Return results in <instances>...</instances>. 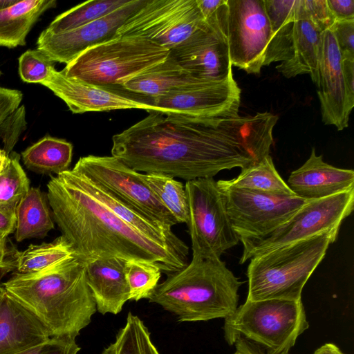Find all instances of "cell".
Listing matches in <instances>:
<instances>
[{
    "label": "cell",
    "mask_w": 354,
    "mask_h": 354,
    "mask_svg": "<svg viewBox=\"0 0 354 354\" xmlns=\"http://www.w3.org/2000/svg\"><path fill=\"white\" fill-rule=\"evenodd\" d=\"M205 23L196 0H145L118 30L115 38L142 37L170 50Z\"/></svg>",
    "instance_id": "11"
},
{
    "label": "cell",
    "mask_w": 354,
    "mask_h": 354,
    "mask_svg": "<svg viewBox=\"0 0 354 354\" xmlns=\"http://www.w3.org/2000/svg\"><path fill=\"white\" fill-rule=\"evenodd\" d=\"M278 120L269 112L254 115H239L218 118L217 126L226 133L254 160L258 162L270 155L272 130Z\"/></svg>",
    "instance_id": "23"
},
{
    "label": "cell",
    "mask_w": 354,
    "mask_h": 354,
    "mask_svg": "<svg viewBox=\"0 0 354 354\" xmlns=\"http://www.w3.org/2000/svg\"><path fill=\"white\" fill-rule=\"evenodd\" d=\"M27 127L26 109L20 106L3 122L0 127V137L3 143V150L9 155Z\"/></svg>",
    "instance_id": "37"
},
{
    "label": "cell",
    "mask_w": 354,
    "mask_h": 354,
    "mask_svg": "<svg viewBox=\"0 0 354 354\" xmlns=\"http://www.w3.org/2000/svg\"><path fill=\"white\" fill-rule=\"evenodd\" d=\"M342 68L347 89L354 97V57H342Z\"/></svg>",
    "instance_id": "45"
},
{
    "label": "cell",
    "mask_w": 354,
    "mask_h": 354,
    "mask_svg": "<svg viewBox=\"0 0 354 354\" xmlns=\"http://www.w3.org/2000/svg\"><path fill=\"white\" fill-rule=\"evenodd\" d=\"M80 350L75 338L50 337L41 344L15 354H77Z\"/></svg>",
    "instance_id": "39"
},
{
    "label": "cell",
    "mask_w": 354,
    "mask_h": 354,
    "mask_svg": "<svg viewBox=\"0 0 354 354\" xmlns=\"http://www.w3.org/2000/svg\"><path fill=\"white\" fill-rule=\"evenodd\" d=\"M127 261L120 258L100 259L86 263L88 288L102 315H116L129 300V291L124 275Z\"/></svg>",
    "instance_id": "21"
},
{
    "label": "cell",
    "mask_w": 354,
    "mask_h": 354,
    "mask_svg": "<svg viewBox=\"0 0 354 354\" xmlns=\"http://www.w3.org/2000/svg\"><path fill=\"white\" fill-rule=\"evenodd\" d=\"M131 0H90L58 15L46 29L58 34L69 31L104 17L127 5Z\"/></svg>",
    "instance_id": "31"
},
{
    "label": "cell",
    "mask_w": 354,
    "mask_h": 354,
    "mask_svg": "<svg viewBox=\"0 0 354 354\" xmlns=\"http://www.w3.org/2000/svg\"><path fill=\"white\" fill-rule=\"evenodd\" d=\"M338 232H324L252 257L246 272L247 300L301 299L306 283Z\"/></svg>",
    "instance_id": "5"
},
{
    "label": "cell",
    "mask_w": 354,
    "mask_h": 354,
    "mask_svg": "<svg viewBox=\"0 0 354 354\" xmlns=\"http://www.w3.org/2000/svg\"><path fill=\"white\" fill-rule=\"evenodd\" d=\"M240 101L241 89L231 73L220 82H200L152 98V104L165 112L223 118L239 115Z\"/></svg>",
    "instance_id": "14"
},
{
    "label": "cell",
    "mask_w": 354,
    "mask_h": 354,
    "mask_svg": "<svg viewBox=\"0 0 354 354\" xmlns=\"http://www.w3.org/2000/svg\"><path fill=\"white\" fill-rule=\"evenodd\" d=\"M162 270L156 263L130 260L124 264V275L129 291V300L149 299L158 284Z\"/></svg>",
    "instance_id": "34"
},
{
    "label": "cell",
    "mask_w": 354,
    "mask_h": 354,
    "mask_svg": "<svg viewBox=\"0 0 354 354\" xmlns=\"http://www.w3.org/2000/svg\"><path fill=\"white\" fill-rule=\"evenodd\" d=\"M185 190L192 257L221 259L240 239L232 227L217 182L213 178L186 181Z\"/></svg>",
    "instance_id": "8"
},
{
    "label": "cell",
    "mask_w": 354,
    "mask_h": 354,
    "mask_svg": "<svg viewBox=\"0 0 354 354\" xmlns=\"http://www.w3.org/2000/svg\"><path fill=\"white\" fill-rule=\"evenodd\" d=\"M17 205L0 203V236H8L15 231Z\"/></svg>",
    "instance_id": "43"
},
{
    "label": "cell",
    "mask_w": 354,
    "mask_h": 354,
    "mask_svg": "<svg viewBox=\"0 0 354 354\" xmlns=\"http://www.w3.org/2000/svg\"><path fill=\"white\" fill-rule=\"evenodd\" d=\"M198 8L205 20L210 19L226 0H196Z\"/></svg>",
    "instance_id": "46"
},
{
    "label": "cell",
    "mask_w": 354,
    "mask_h": 354,
    "mask_svg": "<svg viewBox=\"0 0 354 354\" xmlns=\"http://www.w3.org/2000/svg\"><path fill=\"white\" fill-rule=\"evenodd\" d=\"M8 165L0 172V203L18 204L30 189V182L20 165V156L10 154Z\"/></svg>",
    "instance_id": "35"
},
{
    "label": "cell",
    "mask_w": 354,
    "mask_h": 354,
    "mask_svg": "<svg viewBox=\"0 0 354 354\" xmlns=\"http://www.w3.org/2000/svg\"><path fill=\"white\" fill-rule=\"evenodd\" d=\"M19 252L8 236H0V280L8 272L17 270Z\"/></svg>",
    "instance_id": "41"
},
{
    "label": "cell",
    "mask_w": 354,
    "mask_h": 354,
    "mask_svg": "<svg viewBox=\"0 0 354 354\" xmlns=\"http://www.w3.org/2000/svg\"><path fill=\"white\" fill-rule=\"evenodd\" d=\"M225 319V338L230 345L242 337L261 345L265 354H289L309 327L301 299H246Z\"/></svg>",
    "instance_id": "7"
},
{
    "label": "cell",
    "mask_w": 354,
    "mask_h": 354,
    "mask_svg": "<svg viewBox=\"0 0 354 354\" xmlns=\"http://www.w3.org/2000/svg\"><path fill=\"white\" fill-rule=\"evenodd\" d=\"M73 169L151 218L171 227L178 224L146 183L143 174L118 158L88 155L80 158Z\"/></svg>",
    "instance_id": "12"
},
{
    "label": "cell",
    "mask_w": 354,
    "mask_h": 354,
    "mask_svg": "<svg viewBox=\"0 0 354 354\" xmlns=\"http://www.w3.org/2000/svg\"><path fill=\"white\" fill-rule=\"evenodd\" d=\"M342 57H354V19L336 20L330 28Z\"/></svg>",
    "instance_id": "40"
},
{
    "label": "cell",
    "mask_w": 354,
    "mask_h": 354,
    "mask_svg": "<svg viewBox=\"0 0 354 354\" xmlns=\"http://www.w3.org/2000/svg\"><path fill=\"white\" fill-rule=\"evenodd\" d=\"M287 184L295 196L316 200L354 189V171L326 163L313 148L308 159L290 173Z\"/></svg>",
    "instance_id": "19"
},
{
    "label": "cell",
    "mask_w": 354,
    "mask_h": 354,
    "mask_svg": "<svg viewBox=\"0 0 354 354\" xmlns=\"http://www.w3.org/2000/svg\"><path fill=\"white\" fill-rule=\"evenodd\" d=\"M55 0H24L0 10V46L8 48L26 45L30 30Z\"/></svg>",
    "instance_id": "25"
},
{
    "label": "cell",
    "mask_w": 354,
    "mask_h": 354,
    "mask_svg": "<svg viewBox=\"0 0 354 354\" xmlns=\"http://www.w3.org/2000/svg\"><path fill=\"white\" fill-rule=\"evenodd\" d=\"M23 93L17 89L0 87V127L20 106Z\"/></svg>",
    "instance_id": "42"
},
{
    "label": "cell",
    "mask_w": 354,
    "mask_h": 354,
    "mask_svg": "<svg viewBox=\"0 0 354 354\" xmlns=\"http://www.w3.org/2000/svg\"><path fill=\"white\" fill-rule=\"evenodd\" d=\"M47 195L38 187H30L16 208L15 237L21 242L26 239L43 238L55 225L47 204Z\"/></svg>",
    "instance_id": "27"
},
{
    "label": "cell",
    "mask_w": 354,
    "mask_h": 354,
    "mask_svg": "<svg viewBox=\"0 0 354 354\" xmlns=\"http://www.w3.org/2000/svg\"><path fill=\"white\" fill-rule=\"evenodd\" d=\"M9 160L10 156L3 149H0V172L8 165Z\"/></svg>",
    "instance_id": "49"
},
{
    "label": "cell",
    "mask_w": 354,
    "mask_h": 354,
    "mask_svg": "<svg viewBox=\"0 0 354 354\" xmlns=\"http://www.w3.org/2000/svg\"><path fill=\"white\" fill-rule=\"evenodd\" d=\"M169 55L185 71L204 82H220L232 73L225 37L206 22Z\"/></svg>",
    "instance_id": "17"
},
{
    "label": "cell",
    "mask_w": 354,
    "mask_h": 354,
    "mask_svg": "<svg viewBox=\"0 0 354 354\" xmlns=\"http://www.w3.org/2000/svg\"><path fill=\"white\" fill-rule=\"evenodd\" d=\"M263 3L272 31L263 62L266 66L290 57L297 0H263Z\"/></svg>",
    "instance_id": "26"
},
{
    "label": "cell",
    "mask_w": 354,
    "mask_h": 354,
    "mask_svg": "<svg viewBox=\"0 0 354 354\" xmlns=\"http://www.w3.org/2000/svg\"><path fill=\"white\" fill-rule=\"evenodd\" d=\"M221 180L225 185L235 188L277 196H295L277 171L270 155L242 168L236 178Z\"/></svg>",
    "instance_id": "29"
},
{
    "label": "cell",
    "mask_w": 354,
    "mask_h": 354,
    "mask_svg": "<svg viewBox=\"0 0 354 354\" xmlns=\"http://www.w3.org/2000/svg\"><path fill=\"white\" fill-rule=\"evenodd\" d=\"M2 285L50 337L75 338L97 311L86 281V263L76 257L39 272H16Z\"/></svg>",
    "instance_id": "3"
},
{
    "label": "cell",
    "mask_w": 354,
    "mask_h": 354,
    "mask_svg": "<svg viewBox=\"0 0 354 354\" xmlns=\"http://www.w3.org/2000/svg\"><path fill=\"white\" fill-rule=\"evenodd\" d=\"M55 62L41 51L28 50L19 58V74L26 83L41 84L55 68Z\"/></svg>",
    "instance_id": "36"
},
{
    "label": "cell",
    "mask_w": 354,
    "mask_h": 354,
    "mask_svg": "<svg viewBox=\"0 0 354 354\" xmlns=\"http://www.w3.org/2000/svg\"><path fill=\"white\" fill-rule=\"evenodd\" d=\"M241 284L221 259L192 257L185 267L169 273L148 299L179 322L225 319L237 308Z\"/></svg>",
    "instance_id": "4"
},
{
    "label": "cell",
    "mask_w": 354,
    "mask_h": 354,
    "mask_svg": "<svg viewBox=\"0 0 354 354\" xmlns=\"http://www.w3.org/2000/svg\"><path fill=\"white\" fill-rule=\"evenodd\" d=\"M73 145L64 139L46 136L21 153L24 165L36 173L57 175L69 169Z\"/></svg>",
    "instance_id": "28"
},
{
    "label": "cell",
    "mask_w": 354,
    "mask_h": 354,
    "mask_svg": "<svg viewBox=\"0 0 354 354\" xmlns=\"http://www.w3.org/2000/svg\"><path fill=\"white\" fill-rule=\"evenodd\" d=\"M145 0H131L109 15L77 28L54 34L43 30L37 49L53 62L68 64L89 48L115 38L118 30Z\"/></svg>",
    "instance_id": "15"
},
{
    "label": "cell",
    "mask_w": 354,
    "mask_h": 354,
    "mask_svg": "<svg viewBox=\"0 0 354 354\" xmlns=\"http://www.w3.org/2000/svg\"><path fill=\"white\" fill-rule=\"evenodd\" d=\"M354 189L328 197L308 201L287 221L270 234L243 243L239 263L252 257L310 239L324 232L339 231L353 210Z\"/></svg>",
    "instance_id": "9"
},
{
    "label": "cell",
    "mask_w": 354,
    "mask_h": 354,
    "mask_svg": "<svg viewBox=\"0 0 354 354\" xmlns=\"http://www.w3.org/2000/svg\"><path fill=\"white\" fill-rule=\"evenodd\" d=\"M200 82H207L185 71L169 55L165 61L127 82L120 88L131 93L152 99Z\"/></svg>",
    "instance_id": "24"
},
{
    "label": "cell",
    "mask_w": 354,
    "mask_h": 354,
    "mask_svg": "<svg viewBox=\"0 0 354 354\" xmlns=\"http://www.w3.org/2000/svg\"><path fill=\"white\" fill-rule=\"evenodd\" d=\"M75 257L68 241L62 236L52 242L30 244L19 252L17 272L32 273L39 272Z\"/></svg>",
    "instance_id": "30"
},
{
    "label": "cell",
    "mask_w": 354,
    "mask_h": 354,
    "mask_svg": "<svg viewBox=\"0 0 354 354\" xmlns=\"http://www.w3.org/2000/svg\"><path fill=\"white\" fill-rule=\"evenodd\" d=\"M102 354H160L151 340L150 333L144 322L129 312L127 322L116 335L115 340Z\"/></svg>",
    "instance_id": "32"
},
{
    "label": "cell",
    "mask_w": 354,
    "mask_h": 354,
    "mask_svg": "<svg viewBox=\"0 0 354 354\" xmlns=\"http://www.w3.org/2000/svg\"><path fill=\"white\" fill-rule=\"evenodd\" d=\"M304 15L320 31L330 29L335 21L326 0H301Z\"/></svg>",
    "instance_id": "38"
},
{
    "label": "cell",
    "mask_w": 354,
    "mask_h": 354,
    "mask_svg": "<svg viewBox=\"0 0 354 354\" xmlns=\"http://www.w3.org/2000/svg\"><path fill=\"white\" fill-rule=\"evenodd\" d=\"M232 227L243 243L260 239L287 221L308 201L239 189L216 181Z\"/></svg>",
    "instance_id": "10"
},
{
    "label": "cell",
    "mask_w": 354,
    "mask_h": 354,
    "mask_svg": "<svg viewBox=\"0 0 354 354\" xmlns=\"http://www.w3.org/2000/svg\"><path fill=\"white\" fill-rule=\"evenodd\" d=\"M313 354H344L335 344L326 343L317 348Z\"/></svg>",
    "instance_id": "48"
},
{
    "label": "cell",
    "mask_w": 354,
    "mask_h": 354,
    "mask_svg": "<svg viewBox=\"0 0 354 354\" xmlns=\"http://www.w3.org/2000/svg\"><path fill=\"white\" fill-rule=\"evenodd\" d=\"M336 20L354 19V0H326Z\"/></svg>",
    "instance_id": "44"
},
{
    "label": "cell",
    "mask_w": 354,
    "mask_h": 354,
    "mask_svg": "<svg viewBox=\"0 0 354 354\" xmlns=\"http://www.w3.org/2000/svg\"><path fill=\"white\" fill-rule=\"evenodd\" d=\"M322 31L306 18L301 0H297L296 19L293 26L290 57L276 68L286 78L299 75H310L318 82L319 48Z\"/></svg>",
    "instance_id": "22"
},
{
    "label": "cell",
    "mask_w": 354,
    "mask_h": 354,
    "mask_svg": "<svg viewBox=\"0 0 354 354\" xmlns=\"http://www.w3.org/2000/svg\"><path fill=\"white\" fill-rule=\"evenodd\" d=\"M4 292H5V289L3 286V285L0 283V300H1Z\"/></svg>",
    "instance_id": "51"
},
{
    "label": "cell",
    "mask_w": 354,
    "mask_h": 354,
    "mask_svg": "<svg viewBox=\"0 0 354 354\" xmlns=\"http://www.w3.org/2000/svg\"><path fill=\"white\" fill-rule=\"evenodd\" d=\"M17 1L18 0H0V10L14 5Z\"/></svg>",
    "instance_id": "50"
},
{
    "label": "cell",
    "mask_w": 354,
    "mask_h": 354,
    "mask_svg": "<svg viewBox=\"0 0 354 354\" xmlns=\"http://www.w3.org/2000/svg\"><path fill=\"white\" fill-rule=\"evenodd\" d=\"M151 189L178 223H187L188 204L183 183L174 178L156 174H143Z\"/></svg>",
    "instance_id": "33"
},
{
    "label": "cell",
    "mask_w": 354,
    "mask_h": 354,
    "mask_svg": "<svg viewBox=\"0 0 354 354\" xmlns=\"http://www.w3.org/2000/svg\"><path fill=\"white\" fill-rule=\"evenodd\" d=\"M1 75V71H0V75Z\"/></svg>",
    "instance_id": "52"
},
{
    "label": "cell",
    "mask_w": 354,
    "mask_h": 354,
    "mask_svg": "<svg viewBox=\"0 0 354 354\" xmlns=\"http://www.w3.org/2000/svg\"><path fill=\"white\" fill-rule=\"evenodd\" d=\"M112 138L111 156L130 168L189 181L254 162L217 118L152 111Z\"/></svg>",
    "instance_id": "1"
},
{
    "label": "cell",
    "mask_w": 354,
    "mask_h": 354,
    "mask_svg": "<svg viewBox=\"0 0 354 354\" xmlns=\"http://www.w3.org/2000/svg\"><path fill=\"white\" fill-rule=\"evenodd\" d=\"M236 351L234 354H265L256 344L240 337L234 343Z\"/></svg>",
    "instance_id": "47"
},
{
    "label": "cell",
    "mask_w": 354,
    "mask_h": 354,
    "mask_svg": "<svg viewBox=\"0 0 354 354\" xmlns=\"http://www.w3.org/2000/svg\"><path fill=\"white\" fill-rule=\"evenodd\" d=\"M317 86L322 122L334 125L339 131L346 128L354 106V97L347 89L341 53L330 29L321 35Z\"/></svg>",
    "instance_id": "16"
},
{
    "label": "cell",
    "mask_w": 354,
    "mask_h": 354,
    "mask_svg": "<svg viewBox=\"0 0 354 354\" xmlns=\"http://www.w3.org/2000/svg\"><path fill=\"white\" fill-rule=\"evenodd\" d=\"M41 84L62 100L73 113L140 109L165 112L151 102L139 100L113 88L98 86L66 76L55 68Z\"/></svg>",
    "instance_id": "18"
},
{
    "label": "cell",
    "mask_w": 354,
    "mask_h": 354,
    "mask_svg": "<svg viewBox=\"0 0 354 354\" xmlns=\"http://www.w3.org/2000/svg\"><path fill=\"white\" fill-rule=\"evenodd\" d=\"M169 53V50L145 37H120L88 48L62 71L90 84L121 87L165 61Z\"/></svg>",
    "instance_id": "6"
},
{
    "label": "cell",
    "mask_w": 354,
    "mask_h": 354,
    "mask_svg": "<svg viewBox=\"0 0 354 354\" xmlns=\"http://www.w3.org/2000/svg\"><path fill=\"white\" fill-rule=\"evenodd\" d=\"M47 188L54 221L83 262L114 257L145 261L169 273L187 264L188 255L145 235L112 212L82 173L71 169L50 176Z\"/></svg>",
    "instance_id": "2"
},
{
    "label": "cell",
    "mask_w": 354,
    "mask_h": 354,
    "mask_svg": "<svg viewBox=\"0 0 354 354\" xmlns=\"http://www.w3.org/2000/svg\"><path fill=\"white\" fill-rule=\"evenodd\" d=\"M223 35L232 65L259 73L272 37L263 0H227Z\"/></svg>",
    "instance_id": "13"
},
{
    "label": "cell",
    "mask_w": 354,
    "mask_h": 354,
    "mask_svg": "<svg viewBox=\"0 0 354 354\" xmlns=\"http://www.w3.org/2000/svg\"><path fill=\"white\" fill-rule=\"evenodd\" d=\"M50 337L47 329L6 290L0 300V354H15Z\"/></svg>",
    "instance_id": "20"
}]
</instances>
